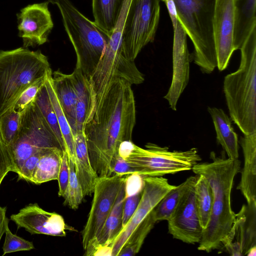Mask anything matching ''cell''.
<instances>
[{"mask_svg": "<svg viewBox=\"0 0 256 256\" xmlns=\"http://www.w3.org/2000/svg\"><path fill=\"white\" fill-rule=\"evenodd\" d=\"M131 86L124 80H115L99 110L86 126L90 162L98 177L114 174L120 144L132 140L136 111Z\"/></svg>", "mask_w": 256, "mask_h": 256, "instance_id": "1", "label": "cell"}, {"mask_svg": "<svg viewBox=\"0 0 256 256\" xmlns=\"http://www.w3.org/2000/svg\"><path fill=\"white\" fill-rule=\"evenodd\" d=\"M212 162H198L192 168L196 174L206 178L213 192L211 215L203 230L198 249L210 252L222 247V242L230 232L236 214L231 206V192L234 178L240 172L238 159L225 158L210 154Z\"/></svg>", "mask_w": 256, "mask_h": 256, "instance_id": "2", "label": "cell"}, {"mask_svg": "<svg viewBox=\"0 0 256 256\" xmlns=\"http://www.w3.org/2000/svg\"><path fill=\"white\" fill-rule=\"evenodd\" d=\"M240 50L239 68L224 77V92L231 120L248 134L256 132V28Z\"/></svg>", "mask_w": 256, "mask_h": 256, "instance_id": "3", "label": "cell"}, {"mask_svg": "<svg viewBox=\"0 0 256 256\" xmlns=\"http://www.w3.org/2000/svg\"><path fill=\"white\" fill-rule=\"evenodd\" d=\"M50 72L48 58L40 50H0V118L26 89Z\"/></svg>", "mask_w": 256, "mask_h": 256, "instance_id": "4", "label": "cell"}, {"mask_svg": "<svg viewBox=\"0 0 256 256\" xmlns=\"http://www.w3.org/2000/svg\"><path fill=\"white\" fill-rule=\"evenodd\" d=\"M56 5L74 49L75 68L89 78L104 55L110 36L80 12L70 0H48Z\"/></svg>", "mask_w": 256, "mask_h": 256, "instance_id": "5", "label": "cell"}, {"mask_svg": "<svg viewBox=\"0 0 256 256\" xmlns=\"http://www.w3.org/2000/svg\"><path fill=\"white\" fill-rule=\"evenodd\" d=\"M142 148L132 140L123 142L119 156L132 170L142 177L162 176L192 169L202 160L196 148L186 151H170L168 147L148 143Z\"/></svg>", "mask_w": 256, "mask_h": 256, "instance_id": "6", "label": "cell"}, {"mask_svg": "<svg viewBox=\"0 0 256 256\" xmlns=\"http://www.w3.org/2000/svg\"><path fill=\"white\" fill-rule=\"evenodd\" d=\"M178 18L194 46V62L206 74L217 67L212 20L215 0H174Z\"/></svg>", "mask_w": 256, "mask_h": 256, "instance_id": "7", "label": "cell"}, {"mask_svg": "<svg viewBox=\"0 0 256 256\" xmlns=\"http://www.w3.org/2000/svg\"><path fill=\"white\" fill-rule=\"evenodd\" d=\"M9 148L12 160V172L16 174L24 161L32 154L54 148L62 150L34 102L22 112L17 135Z\"/></svg>", "mask_w": 256, "mask_h": 256, "instance_id": "8", "label": "cell"}, {"mask_svg": "<svg viewBox=\"0 0 256 256\" xmlns=\"http://www.w3.org/2000/svg\"><path fill=\"white\" fill-rule=\"evenodd\" d=\"M164 0H131L125 21L122 48L124 56L134 61L142 50L154 40Z\"/></svg>", "mask_w": 256, "mask_h": 256, "instance_id": "9", "label": "cell"}, {"mask_svg": "<svg viewBox=\"0 0 256 256\" xmlns=\"http://www.w3.org/2000/svg\"><path fill=\"white\" fill-rule=\"evenodd\" d=\"M116 79H122L131 85L142 84L144 74L138 70L134 61L126 58L122 49L106 47L105 52L90 80L96 95V114L112 84Z\"/></svg>", "mask_w": 256, "mask_h": 256, "instance_id": "10", "label": "cell"}, {"mask_svg": "<svg viewBox=\"0 0 256 256\" xmlns=\"http://www.w3.org/2000/svg\"><path fill=\"white\" fill-rule=\"evenodd\" d=\"M127 176L114 174L98 178L93 191L90 210L82 234L84 250L100 233Z\"/></svg>", "mask_w": 256, "mask_h": 256, "instance_id": "11", "label": "cell"}, {"mask_svg": "<svg viewBox=\"0 0 256 256\" xmlns=\"http://www.w3.org/2000/svg\"><path fill=\"white\" fill-rule=\"evenodd\" d=\"M142 194L132 216L112 242L111 256H118L128 238L161 199L176 186L162 176L142 177Z\"/></svg>", "mask_w": 256, "mask_h": 256, "instance_id": "12", "label": "cell"}, {"mask_svg": "<svg viewBox=\"0 0 256 256\" xmlns=\"http://www.w3.org/2000/svg\"><path fill=\"white\" fill-rule=\"evenodd\" d=\"M212 30L217 67L222 71L235 50L234 0H215Z\"/></svg>", "mask_w": 256, "mask_h": 256, "instance_id": "13", "label": "cell"}, {"mask_svg": "<svg viewBox=\"0 0 256 256\" xmlns=\"http://www.w3.org/2000/svg\"><path fill=\"white\" fill-rule=\"evenodd\" d=\"M49 2L28 4L17 14L19 37L23 47H34L44 44L53 28L54 23L48 10Z\"/></svg>", "mask_w": 256, "mask_h": 256, "instance_id": "14", "label": "cell"}, {"mask_svg": "<svg viewBox=\"0 0 256 256\" xmlns=\"http://www.w3.org/2000/svg\"><path fill=\"white\" fill-rule=\"evenodd\" d=\"M194 185L183 196L167 220L168 232L173 238L190 244L200 242L203 231L196 206Z\"/></svg>", "mask_w": 256, "mask_h": 256, "instance_id": "15", "label": "cell"}, {"mask_svg": "<svg viewBox=\"0 0 256 256\" xmlns=\"http://www.w3.org/2000/svg\"><path fill=\"white\" fill-rule=\"evenodd\" d=\"M256 246V203L243 204L236 214L232 226L222 242L232 256L246 255Z\"/></svg>", "mask_w": 256, "mask_h": 256, "instance_id": "16", "label": "cell"}, {"mask_svg": "<svg viewBox=\"0 0 256 256\" xmlns=\"http://www.w3.org/2000/svg\"><path fill=\"white\" fill-rule=\"evenodd\" d=\"M173 30L172 77L164 98L168 101L170 108L176 110L178 101L188 82L190 58L187 46L188 35L179 20Z\"/></svg>", "mask_w": 256, "mask_h": 256, "instance_id": "17", "label": "cell"}, {"mask_svg": "<svg viewBox=\"0 0 256 256\" xmlns=\"http://www.w3.org/2000/svg\"><path fill=\"white\" fill-rule=\"evenodd\" d=\"M10 220L18 228H24L32 234L64 236L68 228L61 215L47 212L36 203L30 204L12 214Z\"/></svg>", "mask_w": 256, "mask_h": 256, "instance_id": "18", "label": "cell"}, {"mask_svg": "<svg viewBox=\"0 0 256 256\" xmlns=\"http://www.w3.org/2000/svg\"><path fill=\"white\" fill-rule=\"evenodd\" d=\"M70 75L76 94V132L84 133L86 125L96 112V92L90 78L80 70L74 68Z\"/></svg>", "mask_w": 256, "mask_h": 256, "instance_id": "19", "label": "cell"}, {"mask_svg": "<svg viewBox=\"0 0 256 256\" xmlns=\"http://www.w3.org/2000/svg\"><path fill=\"white\" fill-rule=\"evenodd\" d=\"M244 166L237 189L245 198L247 204L256 203V132L244 134L240 140Z\"/></svg>", "mask_w": 256, "mask_h": 256, "instance_id": "20", "label": "cell"}, {"mask_svg": "<svg viewBox=\"0 0 256 256\" xmlns=\"http://www.w3.org/2000/svg\"><path fill=\"white\" fill-rule=\"evenodd\" d=\"M125 182L120 191L115 204L100 233L84 250V255L93 256L98 248L104 246H110L112 242L122 230V210L125 198Z\"/></svg>", "mask_w": 256, "mask_h": 256, "instance_id": "21", "label": "cell"}, {"mask_svg": "<svg viewBox=\"0 0 256 256\" xmlns=\"http://www.w3.org/2000/svg\"><path fill=\"white\" fill-rule=\"evenodd\" d=\"M74 136L76 173L85 196L93 193L98 176L90 162L85 134L76 132Z\"/></svg>", "mask_w": 256, "mask_h": 256, "instance_id": "22", "label": "cell"}, {"mask_svg": "<svg viewBox=\"0 0 256 256\" xmlns=\"http://www.w3.org/2000/svg\"><path fill=\"white\" fill-rule=\"evenodd\" d=\"M52 82L60 105L74 134L76 132V94L70 74L58 70L52 73Z\"/></svg>", "mask_w": 256, "mask_h": 256, "instance_id": "23", "label": "cell"}, {"mask_svg": "<svg viewBox=\"0 0 256 256\" xmlns=\"http://www.w3.org/2000/svg\"><path fill=\"white\" fill-rule=\"evenodd\" d=\"M256 0H234L235 50H240L256 28Z\"/></svg>", "mask_w": 256, "mask_h": 256, "instance_id": "24", "label": "cell"}, {"mask_svg": "<svg viewBox=\"0 0 256 256\" xmlns=\"http://www.w3.org/2000/svg\"><path fill=\"white\" fill-rule=\"evenodd\" d=\"M125 0H92L95 24L109 36L118 21Z\"/></svg>", "mask_w": 256, "mask_h": 256, "instance_id": "25", "label": "cell"}, {"mask_svg": "<svg viewBox=\"0 0 256 256\" xmlns=\"http://www.w3.org/2000/svg\"><path fill=\"white\" fill-rule=\"evenodd\" d=\"M198 176L196 174L190 176L164 195L152 211L156 222L167 220L170 218L183 196L196 184Z\"/></svg>", "mask_w": 256, "mask_h": 256, "instance_id": "26", "label": "cell"}, {"mask_svg": "<svg viewBox=\"0 0 256 256\" xmlns=\"http://www.w3.org/2000/svg\"><path fill=\"white\" fill-rule=\"evenodd\" d=\"M63 151L60 148H54L44 154L35 167L30 182L40 184L58 180Z\"/></svg>", "mask_w": 256, "mask_h": 256, "instance_id": "27", "label": "cell"}, {"mask_svg": "<svg viewBox=\"0 0 256 256\" xmlns=\"http://www.w3.org/2000/svg\"><path fill=\"white\" fill-rule=\"evenodd\" d=\"M49 98L56 114L59 126L63 137L65 152L68 160L75 162V148L74 136L70 124L60 105L52 82V72L49 74L45 83Z\"/></svg>", "mask_w": 256, "mask_h": 256, "instance_id": "28", "label": "cell"}, {"mask_svg": "<svg viewBox=\"0 0 256 256\" xmlns=\"http://www.w3.org/2000/svg\"><path fill=\"white\" fill-rule=\"evenodd\" d=\"M198 175L194 185L195 199L200 224L204 230L206 227L210 219L213 192L206 178Z\"/></svg>", "mask_w": 256, "mask_h": 256, "instance_id": "29", "label": "cell"}, {"mask_svg": "<svg viewBox=\"0 0 256 256\" xmlns=\"http://www.w3.org/2000/svg\"><path fill=\"white\" fill-rule=\"evenodd\" d=\"M156 222L151 212L132 234L118 256H132L138 253L147 235Z\"/></svg>", "mask_w": 256, "mask_h": 256, "instance_id": "30", "label": "cell"}, {"mask_svg": "<svg viewBox=\"0 0 256 256\" xmlns=\"http://www.w3.org/2000/svg\"><path fill=\"white\" fill-rule=\"evenodd\" d=\"M34 102L54 133L62 150L65 151L64 141L57 116L51 104L45 84L37 94Z\"/></svg>", "mask_w": 256, "mask_h": 256, "instance_id": "31", "label": "cell"}, {"mask_svg": "<svg viewBox=\"0 0 256 256\" xmlns=\"http://www.w3.org/2000/svg\"><path fill=\"white\" fill-rule=\"evenodd\" d=\"M208 110L213 121L217 142L222 147L234 132L231 119L221 108L208 107Z\"/></svg>", "mask_w": 256, "mask_h": 256, "instance_id": "32", "label": "cell"}, {"mask_svg": "<svg viewBox=\"0 0 256 256\" xmlns=\"http://www.w3.org/2000/svg\"><path fill=\"white\" fill-rule=\"evenodd\" d=\"M22 113L12 108L0 118V136L4 142L10 147L17 135Z\"/></svg>", "mask_w": 256, "mask_h": 256, "instance_id": "33", "label": "cell"}, {"mask_svg": "<svg viewBox=\"0 0 256 256\" xmlns=\"http://www.w3.org/2000/svg\"><path fill=\"white\" fill-rule=\"evenodd\" d=\"M70 176L68 187L64 196V204L74 210L77 209L82 203L84 196L81 185L78 179L74 162L68 160Z\"/></svg>", "mask_w": 256, "mask_h": 256, "instance_id": "34", "label": "cell"}, {"mask_svg": "<svg viewBox=\"0 0 256 256\" xmlns=\"http://www.w3.org/2000/svg\"><path fill=\"white\" fill-rule=\"evenodd\" d=\"M51 72H52L46 77L34 83L22 92L13 106L16 111L22 113L31 104L34 102L37 94L44 86L48 76Z\"/></svg>", "mask_w": 256, "mask_h": 256, "instance_id": "35", "label": "cell"}, {"mask_svg": "<svg viewBox=\"0 0 256 256\" xmlns=\"http://www.w3.org/2000/svg\"><path fill=\"white\" fill-rule=\"evenodd\" d=\"M6 237L3 246L2 256L19 251L30 250L34 248L32 242L13 234L7 225L5 230Z\"/></svg>", "mask_w": 256, "mask_h": 256, "instance_id": "36", "label": "cell"}, {"mask_svg": "<svg viewBox=\"0 0 256 256\" xmlns=\"http://www.w3.org/2000/svg\"><path fill=\"white\" fill-rule=\"evenodd\" d=\"M50 149L37 152L28 157L24 161L18 172L17 174L18 179H22L30 182L33 171L39 160Z\"/></svg>", "mask_w": 256, "mask_h": 256, "instance_id": "37", "label": "cell"}, {"mask_svg": "<svg viewBox=\"0 0 256 256\" xmlns=\"http://www.w3.org/2000/svg\"><path fill=\"white\" fill-rule=\"evenodd\" d=\"M70 169L68 158L65 151H63L62 160L58 176V192L60 196L64 198L68 183Z\"/></svg>", "mask_w": 256, "mask_h": 256, "instance_id": "38", "label": "cell"}, {"mask_svg": "<svg viewBox=\"0 0 256 256\" xmlns=\"http://www.w3.org/2000/svg\"><path fill=\"white\" fill-rule=\"evenodd\" d=\"M13 171V164L10 148L0 136V179Z\"/></svg>", "mask_w": 256, "mask_h": 256, "instance_id": "39", "label": "cell"}, {"mask_svg": "<svg viewBox=\"0 0 256 256\" xmlns=\"http://www.w3.org/2000/svg\"><path fill=\"white\" fill-rule=\"evenodd\" d=\"M142 194V191L132 196L125 197L122 210V229L125 226L134 212L140 202Z\"/></svg>", "mask_w": 256, "mask_h": 256, "instance_id": "40", "label": "cell"}, {"mask_svg": "<svg viewBox=\"0 0 256 256\" xmlns=\"http://www.w3.org/2000/svg\"><path fill=\"white\" fill-rule=\"evenodd\" d=\"M164 2L166 6L174 28L176 26L178 20L174 2V0H164Z\"/></svg>", "mask_w": 256, "mask_h": 256, "instance_id": "41", "label": "cell"}, {"mask_svg": "<svg viewBox=\"0 0 256 256\" xmlns=\"http://www.w3.org/2000/svg\"><path fill=\"white\" fill-rule=\"evenodd\" d=\"M6 207L0 206V240L3 234L5 233L6 226L8 224V220L6 216Z\"/></svg>", "mask_w": 256, "mask_h": 256, "instance_id": "42", "label": "cell"}, {"mask_svg": "<svg viewBox=\"0 0 256 256\" xmlns=\"http://www.w3.org/2000/svg\"><path fill=\"white\" fill-rule=\"evenodd\" d=\"M256 252V246L252 248L246 254L248 256H255Z\"/></svg>", "mask_w": 256, "mask_h": 256, "instance_id": "43", "label": "cell"}, {"mask_svg": "<svg viewBox=\"0 0 256 256\" xmlns=\"http://www.w3.org/2000/svg\"><path fill=\"white\" fill-rule=\"evenodd\" d=\"M4 177H5V176H3V177H2V178L0 179V184H1V183H2V180H3L4 179Z\"/></svg>", "mask_w": 256, "mask_h": 256, "instance_id": "44", "label": "cell"}]
</instances>
